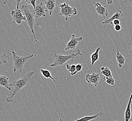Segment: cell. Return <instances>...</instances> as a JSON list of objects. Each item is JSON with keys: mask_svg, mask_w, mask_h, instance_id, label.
<instances>
[{"mask_svg": "<svg viewBox=\"0 0 132 121\" xmlns=\"http://www.w3.org/2000/svg\"><path fill=\"white\" fill-rule=\"evenodd\" d=\"M132 103V93L131 94L128 103L127 107L126 109L125 113V121H129L131 117V106Z\"/></svg>", "mask_w": 132, "mask_h": 121, "instance_id": "5bb4252c", "label": "cell"}, {"mask_svg": "<svg viewBox=\"0 0 132 121\" xmlns=\"http://www.w3.org/2000/svg\"><path fill=\"white\" fill-rule=\"evenodd\" d=\"M100 73L88 74L85 76V80L88 83L94 85L95 87L97 88L100 79Z\"/></svg>", "mask_w": 132, "mask_h": 121, "instance_id": "52a82bcc", "label": "cell"}, {"mask_svg": "<svg viewBox=\"0 0 132 121\" xmlns=\"http://www.w3.org/2000/svg\"><path fill=\"white\" fill-rule=\"evenodd\" d=\"M124 4L128 6H132V0H124Z\"/></svg>", "mask_w": 132, "mask_h": 121, "instance_id": "cb8c5ba5", "label": "cell"}, {"mask_svg": "<svg viewBox=\"0 0 132 121\" xmlns=\"http://www.w3.org/2000/svg\"><path fill=\"white\" fill-rule=\"evenodd\" d=\"M124 16L123 13H122L121 10H117L114 15H112L111 17L108 19H106V20L102 22V24L104 26H106L108 24H111L113 25V22L116 20H119L121 22L123 19V17Z\"/></svg>", "mask_w": 132, "mask_h": 121, "instance_id": "ba28073f", "label": "cell"}, {"mask_svg": "<svg viewBox=\"0 0 132 121\" xmlns=\"http://www.w3.org/2000/svg\"><path fill=\"white\" fill-rule=\"evenodd\" d=\"M40 72L44 77L46 78H50L54 82H56L55 79L53 78L52 76H51V72H50L48 70L45 69H41Z\"/></svg>", "mask_w": 132, "mask_h": 121, "instance_id": "d6986e66", "label": "cell"}, {"mask_svg": "<svg viewBox=\"0 0 132 121\" xmlns=\"http://www.w3.org/2000/svg\"><path fill=\"white\" fill-rule=\"evenodd\" d=\"M35 73V71H30L22 78L13 81L12 83H10V87H13L14 89L13 90L11 91L10 96H8L6 98V101L8 103H10L13 102L14 100V96L23 88L28 85L29 81Z\"/></svg>", "mask_w": 132, "mask_h": 121, "instance_id": "6da1fadb", "label": "cell"}, {"mask_svg": "<svg viewBox=\"0 0 132 121\" xmlns=\"http://www.w3.org/2000/svg\"><path fill=\"white\" fill-rule=\"evenodd\" d=\"M104 80L106 82V83H107L108 84H109L110 85H112V86L114 85L115 80L114 78H113V77L104 76Z\"/></svg>", "mask_w": 132, "mask_h": 121, "instance_id": "7402d4cb", "label": "cell"}, {"mask_svg": "<svg viewBox=\"0 0 132 121\" xmlns=\"http://www.w3.org/2000/svg\"><path fill=\"white\" fill-rule=\"evenodd\" d=\"M25 3L27 4H30L31 5V0H25Z\"/></svg>", "mask_w": 132, "mask_h": 121, "instance_id": "f546056e", "label": "cell"}, {"mask_svg": "<svg viewBox=\"0 0 132 121\" xmlns=\"http://www.w3.org/2000/svg\"><path fill=\"white\" fill-rule=\"evenodd\" d=\"M83 65H84L83 64H81L78 63V64H76V72H77V73H78V72H80V71L82 70V67H83Z\"/></svg>", "mask_w": 132, "mask_h": 121, "instance_id": "603a6c76", "label": "cell"}, {"mask_svg": "<svg viewBox=\"0 0 132 121\" xmlns=\"http://www.w3.org/2000/svg\"><path fill=\"white\" fill-rule=\"evenodd\" d=\"M102 113H98L97 114L95 115L94 116H85L83 117H81L80 119H77L76 120L74 121H92V120H94L95 119L98 118L99 116H101ZM58 121H62V120L61 119H60Z\"/></svg>", "mask_w": 132, "mask_h": 121, "instance_id": "2e32d148", "label": "cell"}, {"mask_svg": "<svg viewBox=\"0 0 132 121\" xmlns=\"http://www.w3.org/2000/svg\"><path fill=\"white\" fill-rule=\"evenodd\" d=\"M115 44H116V48H117V53H116V55L115 56L117 59V61L118 63L119 67V68H122L123 66L124 65L125 63L126 59L123 56L122 54L119 52V51L118 49V48L117 47V43H116V40H115Z\"/></svg>", "mask_w": 132, "mask_h": 121, "instance_id": "4fadbf2b", "label": "cell"}, {"mask_svg": "<svg viewBox=\"0 0 132 121\" xmlns=\"http://www.w3.org/2000/svg\"><path fill=\"white\" fill-rule=\"evenodd\" d=\"M107 3L108 4H111L113 3V0H107Z\"/></svg>", "mask_w": 132, "mask_h": 121, "instance_id": "f1b7e54d", "label": "cell"}, {"mask_svg": "<svg viewBox=\"0 0 132 121\" xmlns=\"http://www.w3.org/2000/svg\"><path fill=\"white\" fill-rule=\"evenodd\" d=\"M13 55V61H14V72L18 71L22 73L23 66L26 62L30 59L32 58L34 56V54H29L28 56L24 57H22L18 56L15 51L12 52Z\"/></svg>", "mask_w": 132, "mask_h": 121, "instance_id": "3957f363", "label": "cell"}, {"mask_svg": "<svg viewBox=\"0 0 132 121\" xmlns=\"http://www.w3.org/2000/svg\"><path fill=\"white\" fill-rule=\"evenodd\" d=\"M9 1V0H5V1H4V2L3 3V4H6L7 3H8Z\"/></svg>", "mask_w": 132, "mask_h": 121, "instance_id": "4dcf8cb0", "label": "cell"}, {"mask_svg": "<svg viewBox=\"0 0 132 121\" xmlns=\"http://www.w3.org/2000/svg\"><path fill=\"white\" fill-rule=\"evenodd\" d=\"M77 52L76 53L71 54L69 55H62L61 54H57L55 53L54 55V60L53 63L51 64V67H55L56 66H61L70 59H73L77 57L78 56H81V53L80 49H77Z\"/></svg>", "mask_w": 132, "mask_h": 121, "instance_id": "7a4b0ae2", "label": "cell"}, {"mask_svg": "<svg viewBox=\"0 0 132 121\" xmlns=\"http://www.w3.org/2000/svg\"><path fill=\"white\" fill-rule=\"evenodd\" d=\"M93 4L95 5V6L96 7V10L97 13L99 15L103 17L104 19H106L108 15V12L106 6H102L101 4L99 3L93 2Z\"/></svg>", "mask_w": 132, "mask_h": 121, "instance_id": "30bf717a", "label": "cell"}, {"mask_svg": "<svg viewBox=\"0 0 132 121\" xmlns=\"http://www.w3.org/2000/svg\"><path fill=\"white\" fill-rule=\"evenodd\" d=\"M101 72L100 73V74H102L104 75V76H106V77H113L112 72L109 68L107 67H102L101 68Z\"/></svg>", "mask_w": 132, "mask_h": 121, "instance_id": "ac0fdd59", "label": "cell"}, {"mask_svg": "<svg viewBox=\"0 0 132 121\" xmlns=\"http://www.w3.org/2000/svg\"><path fill=\"white\" fill-rule=\"evenodd\" d=\"M59 7L61 9L60 15L64 16L67 21L68 20L69 18L71 16L77 14V10L76 8L71 7L67 3L60 4L59 5Z\"/></svg>", "mask_w": 132, "mask_h": 121, "instance_id": "5b68a950", "label": "cell"}, {"mask_svg": "<svg viewBox=\"0 0 132 121\" xmlns=\"http://www.w3.org/2000/svg\"><path fill=\"white\" fill-rule=\"evenodd\" d=\"M131 53H132V48H131Z\"/></svg>", "mask_w": 132, "mask_h": 121, "instance_id": "d6a6232c", "label": "cell"}, {"mask_svg": "<svg viewBox=\"0 0 132 121\" xmlns=\"http://www.w3.org/2000/svg\"><path fill=\"white\" fill-rule=\"evenodd\" d=\"M45 6L49 15H52L56 7L55 0H46L45 1Z\"/></svg>", "mask_w": 132, "mask_h": 121, "instance_id": "7c38bea8", "label": "cell"}, {"mask_svg": "<svg viewBox=\"0 0 132 121\" xmlns=\"http://www.w3.org/2000/svg\"><path fill=\"white\" fill-rule=\"evenodd\" d=\"M66 68L67 69L69 70V72L71 73V76H75L76 75V74H77L76 72V65L67 64L66 65Z\"/></svg>", "mask_w": 132, "mask_h": 121, "instance_id": "ffe728a7", "label": "cell"}, {"mask_svg": "<svg viewBox=\"0 0 132 121\" xmlns=\"http://www.w3.org/2000/svg\"><path fill=\"white\" fill-rule=\"evenodd\" d=\"M8 59H10V58L9 56L6 55V53L3 54L2 52L0 53V63L1 64H7V62L6 60Z\"/></svg>", "mask_w": 132, "mask_h": 121, "instance_id": "44dd1931", "label": "cell"}, {"mask_svg": "<svg viewBox=\"0 0 132 121\" xmlns=\"http://www.w3.org/2000/svg\"><path fill=\"white\" fill-rule=\"evenodd\" d=\"M120 23V21L119 20H116L113 22V25H114L115 26L119 25Z\"/></svg>", "mask_w": 132, "mask_h": 121, "instance_id": "4316f807", "label": "cell"}, {"mask_svg": "<svg viewBox=\"0 0 132 121\" xmlns=\"http://www.w3.org/2000/svg\"><path fill=\"white\" fill-rule=\"evenodd\" d=\"M46 12H48L45 5L42 3L36 6V17L39 19L41 17H45Z\"/></svg>", "mask_w": 132, "mask_h": 121, "instance_id": "8fae6325", "label": "cell"}, {"mask_svg": "<svg viewBox=\"0 0 132 121\" xmlns=\"http://www.w3.org/2000/svg\"><path fill=\"white\" fill-rule=\"evenodd\" d=\"M83 38L81 37L80 38H76L75 35L73 34L72 35L71 40L69 41V43L67 44L65 51H68L70 49H75L76 48L79 42L82 41Z\"/></svg>", "mask_w": 132, "mask_h": 121, "instance_id": "9c48e42d", "label": "cell"}, {"mask_svg": "<svg viewBox=\"0 0 132 121\" xmlns=\"http://www.w3.org/2000/svg\"><path fill=\"white\" fill-rule=\"evenodd\" d=\"M11 15L12 16L14 22L18 24H21L23 21L26 23V18L24 15H23L22 11L19 8H16L15 10H12Z\"/></svg>", "mask_w": 132, "mask_h": 121, "instance_id": "8992f818", "label": "cell"}, {"mask_svg": "<svg viewBox=\"0 0 132 121\" xmlns=\"http://www.w3.org/2000/svg\"><path fill=\"white\" fill-rule=\"evenodd\" d=\"M15 2H16L17 3V6H16V8H19V4L22 1V0H15Z\"/></svg>", "mask_w": 132, "mask_h": 121, "instance_id": "83f0119b", "label": "cell"}, {"mask_svg": "<svg viewBox=\"0 0 132 121\" xmlns=\"http://www.w3.org/2000/svg\"><path fill=\"white\" fill-rule=\"evenodd\" d=\"M114 29L116 31H119L121 29V26L120 24L115 25L114 26Z\"/></svg>", "mask_w": 132, "mask_h": 121, "instance_id": "484cf974", "label": "cell"}, {"mask_svg": "<svg viewBox=\"0 0 132 121\" xmlns=\"http://www.w3.org/2000/svg\"><path fill=\"white\" fill-rule=\"evenodd\" d=\"M36 1L37 0H31V5L33 6V8H34V11L35 12V13L36 12L35 3Z\"/></svg>", "mask_w": 132, "mask_h": 121, "instance_id": "d4e9b609", "label": "cell"}, {"mask_svg": "<svg viewBox=\"0 0 132 121\" xmlns=\"http://www.w3.org/2000/svg\"><path fill=\"white\" fill-rule=\"evenodd\" d=\"M22 9L23 10L24 13V15L26 18V20H27L26 23H27L28 25L31 29V33L33 34L35 40V42L38 43V41L37 40L36 38L35 35V32L34 30V25L35 23V17H36L35 13L34 11L30 9L26 5L22 6Z\"/></svg>", "mask_w": 132, "mask_h": 121, "instance_id": "277c9868", "label": "cell"}, {"mask_svg": "<svg viewBox=\"0 0 132 121\" xmlns=\"http://www.w3.org/2000/svg\"></svg>", "mask_w": 132, "mask_h": 121, "instance_id": "836d02e7", "label": "cell"}, {"mask_svg": "<svg viewBox=\"0 0 132 121\" xmlns=\"http://www.w3.org/2000/svg\"><path fill=\"white\" fill-rule=\"evenodd\" d=\"M66 1H78V0H65Z\"/></svg>", "mask_w": 132, "mask_h": 121, "instance_id": "1f68e13d", "label": "cell"}, {"mask_svg": "<svg viewBox=\"0 0 132 121\" xmlns=\"http://www.w3.org/2000/svg\"><path fill=\"white\" fill-rule=\"evenodd\" d=\"M100 49H101L100 47L97 48L96 51L94 53H93L92 56H90V58L92 59V65H94V64L97 62V60H98L99 52Z\"/></svg>", "mask_w": 132, "mask_h": 121, "instance_id": "e0dca14e", "label": "cell"}, {"mask_svg": "<svg viewBox=\"0 0 132 121\" xmlns=\"http://www.w3.org/2000/svg\"><path fill=\"white\" fill-rule=\"evenodd\" d=\"M10 82L9 78L4 76H0V85L4 87L8 90L11 91V88L10 86Z\"/></svg>", "mask_w": 132, "mask_h": 121, "instance_id": "9a60e30c", "label": "cell"}]
</instances>
